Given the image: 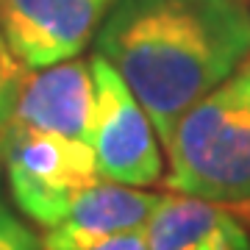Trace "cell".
Wrapping results in <instances>:
<instances>
[{"mask_svg":"<svg viewBox=\"0 0 250 250\" xmlns=\"http://www.w3.org/2000/svg\"><path fill=\"white\" fill-rule=\"evenodd\" d=\"M159 200L161 195L145 187L100 178L81 192L70 211L45 231L42 250H89L120 233L145 228Z\"/></svg>","mask_w":250,"mask_h":250,"instance_id":"obj_7","label":"cell"},{"mask_svg":"<svg viewBox=\"0 0 250 250\" xmlns=\"http://www.w3.org/2000/svg\"><path fill=\"white\" fill-rule=\"evenodd\" d=\"M117 0H0V36L25 70L81 56Z\"/></svg>","mask_w":250,"mask_h":250,"instance_id":"obj_5","label":"cell"},{"mask_svg":"<svg viewBox=\"0 0 250 250\" xmlns=\"http://www.w3.org/2000/svg\"><path fill=\"white\" fill-rule=\"evenodd\" d=\"M89 250H150V242H147V228H136V231L120 233L114 239H106L95 245Z\"/></svg>","mask_w":250,"mask_h":250,"instance_id":"obj_11","label":"cell"},{"mask_svg":"<svg viewBox=\"0 0 250 250\" xmlns=\"http://www.w3.org/2000/svg\"><path fill=\"white\" fill-rule=\"evenodd\" d=\"M0 250H42V239L6 206H0Z\"/></svg>","mask_w":250,"mask_h":250,"instance_id":"obj_10","label":"cell"},{"mask_svg":"<svg viewBox=\"0 0 250 250\" xmlns=\"http://www.w3.org/2000/svg\"><path fill=\"white\" fill-rule=\"evenodd\" d=\"M89 64L95 78V125L89 145L100 175L128 187L164 181V159L153 120L103 56L95 53Z\"/></svg>","mask_w":250,"mask_h":250,"instance_id":"obj_4","label":"cell"},{"mask_svg":"<svg viewBox=\"0 0 250 250\" xmlns=\"http://www.w3.org/2000/svg\"><path fill=\"white\" fill-rule=\"evenodd\" d=\"M248 225H250V223H248Z\"/></svg>","mask_w":250,"mask_h":250,"instance_id":"obj_13","label":"cell"},{"mask_svg":"<svg viewBox=\"0 0 250 250\" xmlns=\"http://www.w3.org/2000/svg\"><path fill=\"white\" fill-rule=\"evenodd\" d=\"M22 75H25L22 64L0 70V175H3V145H6V134H9L11 117H14V103H17Z\"/></svg>","mask_w":250,"mask_h":250,"instance_id":"obj_9","label":"cell"},{"mask_svg":"<svg viewBox=\"0 0 250 250\" xmlns=\"http://www.w3.org/2000/svg\"><path fill=\"white\" fill-rule=\"evenodd\" d=\"M11 200L31 223L50 228L103 175L89 142L11 123L3 145Z\"/></svg>","mask_w":250,"mask_h":250,"instance_id":"obj_3","label":"cell"},{"mask_svg":"<svg viewBox=\"0 0 250 250\" xmlns=\"http://www.w3.org/2000/svg\"><path fill=\"white\" fill-rule=\"evenodd\" d=\"M95 47L167 142L181 114L250 59V11L245 0H117Z\"/></svg>","mask_w":250,"mask_h":250,"instance_id":"obj_1","label":"cell"},{"mask_svg":"<svg viewBox=\"0 0 250 250\" xmlns=\"http://www.w3.org/2000/svg\"><path fill=\"white\" fill-rule=\"evenodd\" d=\"M164 187L250 223V59L187 108L164 142Z\"/></svg>","mask_w":250,"mask_h":250,"instance_id":"obj_2","label":"cell"},{"mask_svg":"<svg viewBox=\"0 0 250 250\" xmlns=\"http://www.w3.org/2000/svg\"><path fill=\"white\" fill-rule=\"evenodd\" d=\"M14 64H20L14 56H11V50L6 47V42H3V36H0V70H6V67H14Z\"/></svg>","mask_w":250,"mask_h":250,"instance_id":"obj_12","label":"cell"},{"mask_svg":"<svg viewBox=\"0 0 250 250\" xmlns=\"http://www.w3.org/2000/svg\"><path fill=\"white\" fill-rule=\"evenodd\" d=\"M150 250H250V231L239 214L192 195H161L147 220Z\"/></svg>","mask_w":250,"mask_h":250,"instance_id":"obj_8","label":"cell"},{"mask_svg":"<svg viewBox=\"0 0 250 250\" xmlns=\"http://www.w3.org/2000/svg\"><path fill=\"white\" fill-rule=\"evenodd\" d=\"M11 123L89 142L95 125L92 64L75 56L50 67H39L36 72L25 70Z\"/></svg>","mask_w":250,"mask_h":250,"instance_id":"obj_6","label":"cell"}]
</instances>
